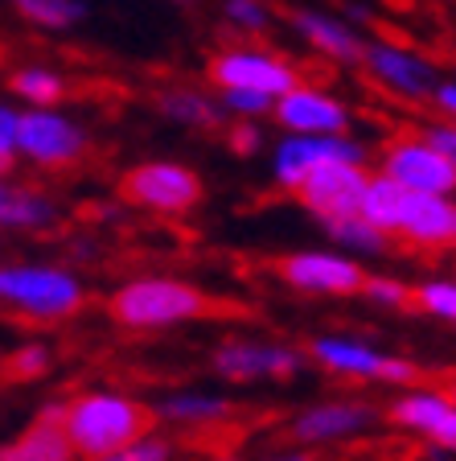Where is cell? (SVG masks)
Returning <instances> with one entry per match:
<instances>
[{
    "label": "cell",
    "instance_id": "cell-37",
    "mask_svg": "<svg viewBox=\"0 0 456 461\" xmlns=\"http://www.w3.org/2000/svg\"><path fill=\"white\" fill-rule=\"evenodd\" d=\"M169 5H181V9H185V5H198V0H169Z\"/></svg>",
    "mask_w": 456,
    "mask_h": 461
},
{
    "label": "cell",
    "instance_id": "cell-4",
    "mask_svg": "<svg viewBox=\"0 0 456 461\" xmlns=\"http://www.w3.org/2000/svg\"><path fill=\"white\" fill-rule=\"evenodd\" d=\"M358 67L371 78V86H379L382 95L395 99V104H428L432 86L440 78V67L424 50L390 38H366Z\"/></svg>",
    "mask_w": 456,
    "mask_h": 461
},
{
    "label": "cell",
    "instance_id": "cell-16",
    "mask_svg": "<svg viewBox=\"0 0 456 461\" xmlns=\"http://www.w3.org/2000/svg\"><path fill=\"white\" fill-rule=\"evenodd\" d=\"M366 161H333L321 165L296 185V198L304 202V211L317 219H342V214L358 211V198L366 190Z\"/></svg>",
    "mask_w": 456,
    "mask_h": 461
},
{
    "label": "cell",
    "instance_id": "cell-27",
    "mask_svg": "<svg viewBox=\"0 0 456 461\" xmlns=\"http://www.w3.org/2000/svg\"><path fill=\"white\" fill-rule=\"evenodd\" d=\"M95 461H177V445H173L165 432L144 429L140 437H132V441H124L120 449L103 453V457H95Z\"/></svg>",
    "mask_w": 456,
    "mask_h": 461
},
{
    "label": "cell",
    "instance_id": "cell-3",
    "mask_svg": "<svg viewBox=\"0 0 456 461\" xmlns=\"http://www.w3.org/2000/svg\"><path fill=\"white\" fill-rule=\"evenodd\" d=\"M83 301V280L58 264H0V309L25 321H67Z\"/></svg>",
    "mask_w": 456,
    "mask_h": 461
},
{
    "label": "cell",
    "instance_id": "cell-2",
    "mask_svg": "<svg viewBox=\"0 0 456 461\" xmlns=\"http://www.w3.org/2000/svg\"><path fill=\"white\" fill-rule=\"evenodd\" d=\"M210 313V297L181 276H132L112 293V317L124 330H173Z\"/></svg>",
    "mask_w": 456,
    "mask_h": 461
},
{
    "label": "cell",
    "instance_id": "cell-34",
    "mask_svg": "<svg viewBox=\"0 0 456 461\" xmlns=\"http://www.w3.org/2000/svg\"><path fill=\"white\" fill-rule=\"evenodd\" d=\"M17 120H21V107L0 99V140H9L13 149H17Z\"/></svg>",
    "mask_w": 456,
    "mask_h": 461
},
{
    "label": "cell",
    "instance_id": "cell-21",
    "mask_svg": "<svg viewBox=\"0 0 456 461\" xmlns=\"http://www.w3.org/2000/svg\"><path fill=\"white\" fill-rule=\"evenodd\" d=\"M161 112L169 115L173 124H185V128H214L222 120V104L214 95H206L201 86H169L161 91Z\"/></svg>",
    "mask_w": 456,
    "mask_h": 461
},
{
    "label": "cell",
    "instance_id": "cell-1",
    "mask_svg": "<svg viewBox=\"0 0 456 461\" xmlns=\"http://www.w3.org/2000/svg\"><path fill=\"white\" fill-rule=\"evenodd\" d=\"M58 424L67 432L75 457L95 461L103 453L120 449L124 441H132V437H140L144 429H152V408L128 392L95 387V392H83L70 403H62Z\"/></svg>",
    "mask_w": 456,
    "mask_h": 461
},
{
    "label": "cell",
    "instance_id": "cell-29",
    "mask_svg": "<svg viewBox=\"0 0 456 461\" xmlns=\"http://www.w3.org/2000/svg\"><path fill=\"white\" fill-rule=\"evenodd\" d=\"M362 297L371 301V305L379 309H407L411 305V288L403 285L399 276H362V288H358Z\"/></svg>",
    "mask_w": 456,
    "mask_h": 461
},
{
    "label": "cell",
    "instance_id": "cell-18",
    "mask_svg": "<svg viewBox=\"0 0 456 461\" xmlns=\"http://www.w3.org/2000/svg\"><path fill=\"white\" fill-rule=\"evenodd\" d=\"M395 240L411 243L419 251H444L456 240V206L452 194H411L403 211L399 235Z\"/></svg>",
    "mask_w": 456,
    "mask_h": 461
},
{
    "label": "cell",
    "instance_id": "cell-30",
    "mask_svg": "<svg viewBox=\"0 0 456 461\" xmlns=\"http://www.w3.org/2000/svg\"><path fill=\"white\" fill-rule=\"evenodd\" d=\"M219 104L227 115H238V120H264L272 115V95H259V91H219Z\"/></svg>",
    "mask_w": 456,
    "mask_h": 461
},
{
    "label": "cell",
    "instance_id": "cell-17",
    "mask_svg": "<svg viewBox=\"0 0 456 461\" xmlns=\"http://www.w3.org/2000/svg\"><path fill=\"white\" fill-rule=\"evenodd\" d=\"M288 25L304 46L321 54L325 62H337V67H358V54L366 46V33L353 25L342 13H325V9H292L288 13Z\"/></svg>",
    "mask_w": 456,
    "mask_h": 461
},
{
    "label": "cell",
    "instance_id": "cell-11",
    "mask_svg": "<svg viewBox=\"0 0 456 461\" xmlns=\"http://www.w3.org/2000/svg\"><path fill=\"white\" fill-rule=\"evenodd\" d=\"M272 115L284 132H308V136H333L353 128V107L337 91L296 78L284 95L272 104Z\"/></svg>",
    "mask_w": 456,
    "mask_h": 461
},
{
    "label": "cell",
    "instance_id": "cell-22",
    "mask_svg": "<svg viewBox=\"0 0 456 461\" xmlns=\"http://www.w3.org/2000/svg\"><path fill=\"white\" fill-rule=\"evenodd\" d=\"M321 227L337 243V251H350V256H379V251H387V235L379 227H371L358 211L342 214V219H325Z\"/></svg>",
    "mask_w": 456,
    "mask_h": 461
},
{
    "label": "cell",
    "instance_id": "cell-35",
    "mask_svg": "<svg viewBox=\"0 0 456 461\" xmlns=\"http://www.w3.org/2000/svg\"><path fill=\"white\" fill-rule=\"evenodd\" d=\"M17 161H21L17 149H13L9 140H0V177H9V173L17 169Z\"/></svg>",
    "mask_w": 456,
    "mask_h": 461
},
{
    "label": "cell",
    "instance_id": "cell-20",
    "mask_svg": "<svg viewBox=\"0 0 456 461\" xmlns=\"http://www.w3.org/2000/svg\"><path fill=\"white\" fill-rule=\"evenodd\" d=\"M0 461H75V449H70L67 432L58 424V408L38 416L17 441L0 445Z\"/></svg>",
    "mask_w": 456,
    "mask_h": 461
},
{
    "label": "cell",
    "instance_id": "cell-26",
    "mask_svg": "<svg viewBox=\"0 0 456 461\" xmlns=\"http://www.w3.org/2000/svg\"><path fill=\"white\" fill-rule=\"evenodd\" d=\"M49 363H54V350L46 342H25L0 363V375L13 379V384H33V379H41L49 371Z\"/></svg>",
    "mask_w": 456,
    "mask_h": 461
},
{
    "label": "cell",
    "instance_id": "cell-32",
    "mask_svg": "<svg viewBox=\"0 0 456 461\" xmlns=\"http://www.w3.org/2000/svg\"><path fill=\"white\" fill-rule=\"evenodd\" d=\"M428 104L436 107L440 120H452V115H456V83H452V78H444V75L436 78V86H432Z\"/></svg>",
    "mask_w": 456,
    "mask_h": 461
},
{
    "label": "cell",
    "instance_id": "cell-36",
    "mask_svg": "<svg viewBox=\"0 0 456 461\" xmlns=\"http://www.w3.org/2000/svg\"><path fill=\"white\" fill-rule=\"evenodd\" d=\"M259 461H313L308 449H280V453H264Z\"/></svg>",
    "mask_w": 456,
    "mask_h": 461
},
{
    "label": "cell",
    "instance_id": "cell-25",
    "mask_svg": "<svg viewBox=\"0 0 456 461\" xmlns=\"http://www.w3.org/2000/svg\"><path fill=\"white\" fill-rule=\"evenodd\" d=\"M222 17H227V25L238 38H264L267 29L276 25V9L267 0H227Z\"/></svg>",
    "mask_w": 456,
    "mask_h": 461
},
{
    "label": "cell",
    "instance_id": "cell-31",
    "mask_svg": "<svg viewBox=\"0 0 456 461\" xmlns=\"http://www.w3.org/2000/svg\"><path fill=\"white\" fill-rule=\"evenodd\" d=\"M424 140L436 149V153H444V157H456V128H452V120H432L428 128H424Z\"/></svg>",
    "mask_w": 456,
    "mask_h": 461
},
{
    "label": "cell",
    "instance_id": "cell-7",
    "mask_svg": "<svg viewBox=\"0 0 456 461\" xmlns=\"http://www.w3.org/2000/svg\"><path fill=\"white\" fill-rule=\"evenodd\" d=\"M17 157L38 169H70L86 157V128L58 107H25L17 120Z\"/></svg>",
    "mask_w": 456,
    "mask_h": 461
},
{
    "label": "cell",
    "instance_id": "cell-33",
    "mask_svg": "<svg viewBox=\"0 0 456 461\" xmlns=\"http://www.w3.org/2000/svg\"><path fill=\"white\" fill-rule=\"evenodd\" d=\"M259 140H264V132H259L255 120H238V124L230 128V149H235V153H255Z\"/></svg>",
    "mask_w": 456,
    "mask_h": 461
},
{
    "label": "cell",
    "instance_id": "cell-12",
    "mask_svg": "<svg viewBox=\"0 0 456 461\" xmlns=\"http://www.w3.org/2000/svg\"><path fill=\"white\" fill-rule=\"evenodd\" d=\"M379 424V408L366 400H321L313 408H304L292 420V441H300L304 449H325V445H350L362 441L366 432H374Z\"/></svg>",
    "mask_w": 456,
    "mask_h": 461
},
{
    "label": "cell",
    "instance_id": "cell-28",
    "mask_svg": "<svg viewBox=\"0 0 456 461\" xmlns=\"http://www.w3.org/2000/svg\"><path fill=\"white\" fill-rule=\"evenodd\" d=\"M411 305H416L419 313L436 317V321H456V285L448 276L424 280L419 288H411Z\"/></svg>",
    "mask_w": 456,
    "mask_h": 461
},
{
    "label": "cell",
    "instance_id": "cell-10",
    "mask_svg": "<svg viewBox=\"0 0 456 461\" xmlns=\"http://www.w3.org/2000/svg\"><path fill=\"white\" fill-rule=\"evenodd\" d=\"M379 173L399 182L411 194H452L456 190V157L436 153L419 132L395 136L379 157Z\"/></svg>",
    "mask_w": 456,
    "mask_h": 461
},
{
    "label": "cell",
    "instance_id": "cell-6",
    "mask_svg": "<svg viewBox=\"0 0 456 461\" xmlns=\"http://www.w3.org/2000/svg\"><path fill=\"white\" fill-rule=\"evenodd\" d=\"M296 78H300V67L272 46L238 41L210 58V83L219 91H259V95L280 99Z\"/></svg>",
    "mask_w": 456,
    "mask_h": 461
},
{
    "label": "cell",
    "instance_id": "cell-15",
    "mask_svg": "<svg viewBox=\"0 0 456 461\" xmlns=\"http://www.w3.org/2000/svg\"><path fill=\"white\" fill-rule=\"evenodd\" d=\"M387 416L395 429L416 432L419 441H428L432 449H452L456 445V403L452 392H444V387L403 384V392L390 400Z\"/></svg>",
    "mask_w": 456,
    "mask_h": 461
},
{
    "label": "cell",
    "instance_id": "cell-13",
    "mask_svg": "<svg viewBox=\"0 0 456 461\" xmlns=\"http://www.w3.org/2000/svg\"><path fill=\"white\" fill-rule=\"evenodd\" d=\"M333 161H366L362 140H353L350 132H333V136H308V132H284V140L272 153V177L280 190H292L308 177L313 169Z\"/></svg>",
    "mask_w": 456,
    "mask_h": 461
},
{
    "label": "cell",
    "instance_id": "cell-24",
    "mask_svg": "<svg viewBox=\"0 0 456 461\" xmlns=\"http://www.w3.org/2000/svg\"><path fill=\"white\" fill-rule=\"evenodd\" d=\"M13 95L29 107H58L67 99V78L54 67H21L13 75Z\"/></svg>",
    "mask_w": 456,
    "mask_h": 461
},
{
    "label": "cell",
    "instance_id": "cell-39",
    "mask_svg": "<svg viewBox=\"0 0 456 461\" xmlns=\"http://www.w3.org/2000/svg\"><path fill=\"white\" fill-rule=\"evenodd\" d=\"M440 5H452V0H440Z\"/></svg>",
    "mask_w": 456,
    "mask_h": 461
},
{
    "label": "cell",
    "instance_id": "cell-23",
    "mask_svg": "<svg viewBox=\"0 0 456 461\" xmlns=\"http://www.w3.org/2000/svg\"><path fill=\"white\" fill-rule=\"evenodd\" d=\"M17 9L21 21H29L33 29H46V33H62V29H75L86 17V0H9Z\"/></svg>",
    "mask_w": 456,
    "mask_h": 461
},
{
    "label": "cell",
    "instance_id": "cell-19",
    "mask_svg": "<svg viewBox=\"0 0 456 461\" xmlns=\"http://www.w3.org/2000/svg\"><path fill=\"white\" fill-rule=\"evenodd\" d=\"M230 400L219 392H198V387H185V392H169L161 395V403L152 408V416L165 424H177L185 432H206L219 429V424L230 420Z\"/></svg>",
    "mask_w": 456,
    "mask_h": 461
},
{
    "label": "cell",
    "instance_id": "cell-14",
    "mask_svg": "<svg viewBox=\"0 0 456 461\" xmlns=\"http://www.w3.org/2000/svg\"><path fill=\"white\" fill-rule=\"evenodd\" d=\"M276 276L308 297H353L366 272L350 251H292L276 264Z\"/></svg>",
    "mask_w": 456,
    "mask_h": 461
},
{
    "label": "cell",
    "instance_id": "cell-38",
    "mask_svg": "<svg viewBox=\"0 0 456 461\" xmlns=\"http://www.w3.org/2000/svg\"><path fill=\"white\" fill-rule=\"evenodd\" d=\"M222 461H238V457H222Z\"/></svg>",
    "mask_w": 456,
    "mask_h": 461
},
{
    "label": "cell",
    "instance_id": "cell-5",
    "mask_svg": "<svg viewBox=\"0 0 456 461\" xmlns=\"http://www.w3.org/2000/svg\"><path fill=\"white\" fill-rule=\"evenodd\" d=\"M325 375L337 379H353V384H411L416 379V363L399 355H387L379 346L362 342L353 334H321L313 338V346L304 350Z\"/></svg>",
    "mask_w": 456,
    "mask_h": 461
},
{
    "label": "cell",
    "instance_id": "cell-8",
    "mask_svg": "<svg viewBox=\"0 0 456 461\" xmlns=\"http://www.w3.org/2000/svg\"><path fill=\"white\" fill-rule=\"evenodd\" d=\"M304 363L308 355L300 346L264 342V338H230L210 355L214 375L227 384H284L304 371Z\"/></svg>",
    "mask_w": 456,
    "mask_h": 461
},
{
    "label": "cell",
    "instance_id": "cell-9",
    "mask_svg": "<svg viewBox=\"0 0 456 461\" xmlns=\"http://www.w3.org/2000/svg\"><path fill=\"white\" fill-rule=\"evenodd\" d=\"M124 198L148 214H190L201 202V177L181 161H144L124 173Z\"/></svg>",
    "mask_w": 456,
    "mask_h": 461
}]
</instances>
